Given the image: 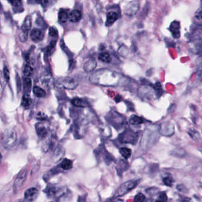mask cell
I'll use <instances>...</instances> for the list:
<instances>
[{
    "mask_svg": "<svg viewBox=\"0 0 202 202\" xmlns=\"http://www.w3.org/2000/svg\"><path fill=\"white\" fill-rule=\"evenodd\" d=\"M31 19L29 17H27L24 22L23 23V25L22 26V31H23V34H27V32L29 31V30L31 28Z\"/></svg>",
    "mask_w": 202,
    "mask_h": 202,
    "instance_id": "obj_21",
    "label": "cell"
},
{
    "mask_svg": "<svg viewBox=\"0 0 202 202\" xmlns=\"http://www.w3.org/2000/svg\"><path fill=\"white\" fill-rule=\"evenodd\" d=\"M129 167V165L127 163L125 162H119V164L118 165V166L116 167L117 173L119 176H121L123 174V173L126 171Z\"/></svg>",
    "mask_w": 202,
    "mask_h": 202,
    "instance_id": "obj_18",
    "label": "cell"
},
{
    "mask_svg": "<svg viewBox=\"0 0 202 202\" xmlns=\"http://www.w3.org/2000/svg\"><path fill=\"white\" fill-rule=\"evenodd\" d=\"M36 1L37 3L40 4L45 5V4H46L48 2V0H36Z\"/></svg>",
    "mask_w": 202,
    "mask_h": 202,
    "instance_id": "obj_44",
    "label": "cell"
},
{
    "mask_svg": "<svg viewBox=\"0 0 202 202\" xmlns=\"http://www.w3.org/2000/svg\"><path fill=\"white\" fill-rule=\"evenodd\" d=\"M130 122L133 125H139L143 123L144 120L142 118L136 115H133L130 119Z\"/></svg>",
    "mask_w": 202,
    "mask_h": 202,
    "instance_id": "obj_27",
    "label": "cell"
},
{
    "mask_svg": "<svg viewBox=\"0 0 202 202\" xmlns=\"http://www.w3.org/2000/svg\"><path fill=\"white\" fill-rule=\"evenodd\" d=\"M195 17L198 20H202V9H199L195 14Z\"/></svg>",
    "mask_w": 202,
    "mask_h": 202,
    "instance_id": "obj_41",
    "label": "cell"
},
{
    "mask_svg": "<svg viewBox=\"0 0 202 202\" xmlns=\"http://www.w3.org/2000/svg\"><path fill=\"white\" fill-rule=\"evenodd\" d=\"M189 135L195 139H198L199 138V133L195 130H190L189 133Z\"/></svg>",
    "mask_w": 202,
    "mask_h": 202,
    "instance_id": "obj_38",
    "label": "cell"
},
{
    "mask_svg": "<svg viewBox=\"0 0 202 202\" xmlns=\"http://www.w3.org/2000/svg\"><path fill=\"white\" fill-rule=\"evenodd\" d=\"M60 167L64 170H70L73 167V162L67 158H65L60 164Z\"/></svg>",
    "mask_w": 202,
    "mask_h": 202,
    "instance_id": "obj_17",
    "label": "cell"
},
{
    "mask_svg": "<svg viewBox=\"0 0 202 202\" xmlns=\"http://www.w3.org/2000/svg\"><path fill=\"white\" fill-rule=\"evenodd\" d=\"M177 190H178L179 191H180V192H184V189H185L186 188L184 187V186L183 185L180 184V185H178V186H177Z\"/></svg>",
    "mask_w": 202,
    "mask_h": 202,
    "instance_id": "obj_42",
    "label": "cell"
},
{
    "mask_svg": "<svg viewBox=\"0 0 202 202\" xmlns=\"http://www.w3.org/2000/svg\"><path fill=\"white\" fill-rule=\"evenodd\" d=\"M33 73V69L29 65H25L24 70H23V74L25 77L31 76Z\"/></svg>",
    "mask_w": 202,
    "mask_h": 202,
    "instance_id": "obj_29",
    "label": "cell"
},
{
    "mask_svg": "<svg viewBox=\"0 0 202 202\" xmlns=\"http://www.w3.org/2000/svg\"><path fill=\"white\" fill-rule=\"evenodd\" d=\"M30 38L34 42H39L44 38V34L39 29H33L30 33Z\"/></svg>",
    "mask_w": 202,
    "mask_h": 202,
    "instance_id": "obj_10",
    "label": "cell"
},
{
    "mask_svg": "<svg viewBox=\"0 0 202 202\" xmlns=\"http://www.w3.org/2000/svg\"><path fill=\"white\" fill-rule=\"evenodd\" d=\"M146 201V198L144 194L142 193H138L135 196L133 202H145Z\"/></svg>",
    "mask_w": 202,
    "mask_h": 202,
    "instance_id": "obj_30",
    "label": "cell"
},
{
    "mask_svg": "<svg viewBox=\"0 0 202 202\" xmlns=\"http://www.w3.org/2000/svg\"><path fill=\"white\" fill-rule=\"evenodd\" d=\"M47 196L50 199H60L63 197L67 192V189L64 186L57 185H48L45 191Z\"/></svg>",
    "mask_w": 202,
    "mask_h": 202,
    "instance_id": "obj_2",
    "label": "cell"
},
{
    "mask_svg": "<svg viewBox=\"0 0 202 202\" xmlns=\"http://www.w3.org/2000/svg\"><path fill=\"white\" fill-rule=\"evenodd\" d=\"M171 154L175 157H183L186 154V152L183 149L178 148L176 150H174L172 151Z\"/></svg>",
    "mask_w": 202,
    "mask_h": 202,
    "instance_id": "obj_32",
    "label": "cell"
},
{
    "mask_svg": "<svg viewBox=\"0 0 202 202\" xmlns=\"http://www.w3.org/2000/svg\"><path fill=\"white\" fill-rule=\"evenodd\" d=\"M50 76H44L43 77H42L41 80H42V83L44 85V86H47L49 83L50 82Z\"/></svg>",
    "mask_w": 202,
    "mask_h": 202,
    "instance_id": "obj_35",
    "label": "cell"
},
{
    "mask_svg": "<svg viewBox=\"0 0 202 202\" xmlns=\"http://www.w3.org/2000/svg\"><path fill=\"white\" fill-rule=\"evenodd\" d=\"M162 182L166 186L171 187L174 182V180L171 176H166L162 179Z\"/></svg>",
    "mask_w": 202,
    "mask_h": 202,
    "instance_id": "obj_31",
    "label": "cell"
},
{
    "mask_svg": "<svg viewBox=\"0 0 202 202\" xmlns=\"http://www.w3.org/2000/svg\"><path fill=\"white\" fill-rule=\"evenodd\" d=\"M4 75L6 81L8 82L10 80V72L6 66L4 67Z\"/></svg>",
    "mask_w": 202,
    "mask_h": 202,
    "instance_id": "obj_36",
    "label": "cell"
},
{
    "mask_svg": "<svg viewBox=\"0 0 202 202\" xmlns=\"http://www.w3.org/2000/svg\"><path fill=\"white\" fill-rule=\"evenodd\" d=\"M118 18V14L115 12H110L107 15V23L108 24H112L115 22Z\"/></svg>",
    "mask_w": 202,
    "mask_h": 202,
    "instance_id": "obj_25",
    "label": "cell"
},
{
    "mask_svg": "<svg viewBox=\"0 0 202 202\" xmlns=\"http://www.w3.org/2000/svg\"><path fill=\"white\" fill-rule=\"evenodd\" d=\"M31 104V99L28 94H24L22 99V105L24 108L30 107Z\"/></svg>",
    "mask_w": 202,
    "mask_h": 202,
    "instance_id": "obj_19",
    "label": "cell"
},
{
    "mask_svg": "<svg viewBox=\"0 0 202 202\" xmlns=\"http://www.w3.org/2000/svg\"><path fill=\"white\" fill-rule=\"evenodd\" d=\"M190 50L196 54L202 53V39L201 38H193L189 43Z\"/></svg>",
    "mask_w": 202,
    "mask_h": 202,
    "instance_id": "obj_8",
    "label": "cell"
},
{
    "mask_svg": "<svg viewBox=\"0 0 202 202\" xmlns=\"http://www.w3.org/2000/svg\"><path fill=\"white\" fill-rule=\"evenodd\" d=\"M34 94L38 98H43L45 96V90L39 86H34L33 89Z\"/></svg>",
    "mask_w": 202,
    "mask_h": 202,
    "instance_id": "obj_26",
    "label": "cell"
},
{
    "mask_svg": "<svg viewBox=\"0 0 202 202\" xmlns=\"http://www.w3.org/2000/svg\"><path fill=\"white\" fill-rule=\"evenodd\" d=\"M168 197L167 194L164 192H161L158 193L157 199L155 200V202H167Z\"/></svg>",
    "mask_w": 202,
    "mask_h": 202,
    "instance_id": "obj_28",
    "label": "cell"
},
{
    "mask_svg": "<svg viewBox=\"0 0 202 202\" xmlns=\"http://www.w3.org/2000/svg\"><path fill=\"white\" fill-rule=\"evenodd\" d=\"M119 153L121 155L124 157L125 159H128L131 157L132 151L130 148L127 147H122L119 149Z\"/></svg>",
    "mask_w": 202,
    "mask_h": 202,
    "instance_id": "obj_22",
    "label": "cell"
},
{
    "mask_svg": "<svg viewBox=\"0 0 202 202\" xmlns=\"http://www.w3.org/2000/svg\"><path fill=\"white\" fill-rule=\"evenodd\" d=\"M39 195V192L35 187L28 189L24 193V199L26 202H33L36 200Z\"/></svg>",
    "mask_w": 202,
    "mask_h": 202,
    "instance_id": "obj_9",
    "label": "cell"
},
{
    "mask_svg": "<svg viewBox=\"0 0 202 202\" xmlns=\"http://www.w3.org/2000/svg\"><path fill=\"white\" fill-rule=\"evenodd\" d=\"M81 17H82V14L79 11L73 10L69 13V20L70 22H78L81 19Z\"/></svg>",
    "mask_w": 202,
    "mask_h": 202,
    "instance_id": "obj_13",
    "label": "cell"
},
{
    "mask_svg": "<svg viewBox=\"0 0 202 202\" xmlns=\"http://www.w3.org/2000/svg\"><path fill=\"white\" fill-rule=\"evenodd\" d=\"M159 128L156 126L145 131L144 137L142 138V142L145 144L147 148L154 145L158 139Z\"/></svg>",
    "mask_w": 202,
    "mask_h": 202,
    "instance_id": "obj_4",
    "label": "cell"
},
{
    "mask_svg": "<svg viewBox=\"0 0 202 202\" xmlns=\"http://www.w3.org/2000/svg\"><path fill=\"white\" fill-rule=\"evenodd\" d=\"M98 59L99 60H101L102 62L104 63H110L111 60V58L110 55L107 53V52H102L101 53L99 56Z\"/></svg>",
    "mask_w": 202,
    "mask_h": 202,
    "instance_id": "obj_24",
    "label": "cell"
},
{
    "mask_svg": "<svg viewBox=\"0 0 202 202\" xmlns=\"http://www.w3.org/2000/svg\"><path fill=\"white\" fill-rule=\"evenodd\" d=\"M36 133L38 136L42 138H45L47 135V131L44 126L37 124L36 127Z\"/></svg>",
    "mask_w": 202,
    "mask_h": 202,
    "instance_id": "obj_16",
    "label": "cell"
},
{
    "mask_svg": "<svg viewBox=\"0 0 202 202\" xmlns=\"http://www.w3.org/2000/svg\"><path fill=\"white\" fill-rule=\"evenodd\" d=\"M17 135L13 129H7L2 134L1 142L6 149L13 148L17 144Z\"/></svg>",
    "mask_w": 202,
    "mask_h": 202,
    "instance_id": "obj_1",
    "label": "cell"
},
{
    "mask_svg": "<svg viewBox=\"0 0 202 202\" xmlns=\"http://www.w3.org/2000/svg\"><path fill=\"white\" fill-rule=\"evenodd\" d=\"M79 202H86V196H81L78 198Z\"/></svg>",
    "mask_w": 202,
    "mask_h": 202,
    "instance_id": "obj_43",
    "label": "cell"
},
{
    "mask_svg": "<svg viewBox=\"0 0 202 202\" xmlns=\"http://www.w3.org/2000/svg\"><path fill=\"white\" fill-rule=\"evenodd\" d=\"M136 138L134 133L131 131L124 132V133L121 134V139L124 142L134 143V140Z\"/></svg>",
    "mask_w": 202,
    "mask_h": 202,
    "instance_id": "obj_11",
    "label": "cell"
},
{
    "mask_svg": "<svg viewBox=\"0 0 202 202\" xmlns=\"http://www.w3.org/2000/svg\"><path fill=\"white\" fill-rule=\"evenodd\" d=\"M105 202H124V201L122 199H119L118 198H116V197H113L112 198H110L108 199H107Z\"/></svg>",
    "mask_w": 202,
    "mask_h": 202,
    "instance_id": "obj_40",
    "label": "cell"
},
{
    "mask_svg": "<svg viewBox=\"0 0 202 202\" xmlns=\"http://www.w3.org/2000/svg\"><path fill=\"white\" fill-rule=\"evenodd\" d=\"M32 83L31 81L28 78H25L23 80V90L25 94L29 93L31 90Z\"/></svg>",
    "mask_w": 202,
    "mask_h": 202,
    "instance_id": "obj_14",
    "label": "cell"
},
{
    "mask_svg": "<svg viewBox=\"0 0 202 202\" xmlns=\"http://www.w3.org/2000/svg\"><path fill=\"white\" fill-rule=\"evenodd\" d=\"M196 68L198 72L202 71V53L199 54V57L196 61Z\"/></svg>",
    "mask_w": 202,
    "mask_h": 202,
    "instance_id": "obj_34",
    "label": "cell"
},
{
    "mask_svg": "<svg viewBox=\"0 0 202 202\" xmlns=\"http://www.w3.org/2000/svg\"><path fill=\"white\" fill-rule=\"evenodd\" d=\"M174 125L170 121H165L159 127V133L165 136H170L174 134Z\"/></svg>",
    "mask_w": 202,
    "mask_h": 202,
    "instance_id": "obj_6",
    "label": "cell"
},
{
    "mask_svg": "<svg viewBox=\"0 0 202 202\" xmlns=\"http://www.w3.org/2000/svg\"><path fill=\"white\" fill-rule=\"evenodd\" d=\"M78 83L73 79L70 78H64L58 79L56 83L57 88H64L67 89H75Z\"/></svg>",
    "mask_w": 202,
    "mask_h": 202,
    "instance_id": "obj_5",
    "label": "cell"
},
{
    "mask_svg": "<svg viewBox=\"0 0 202 202\" xmlns=\"http://www.w3.org/2000/svg\"><path fill=\"white\" fill-rule=\"evenodd\" d=\"M1 158H2V155H1V152H0V161H1Z\"/></svg>",
    "mask_w": 202,
    "mask_h": 202,
    "instance_id": "obj_45",
    "label": "cell"
},
{
    "mask_svg": "<svg viewBox=\"0 0 202 202\" xmlns=\"http://www.w3.org/2000/svg\"><path fill=\"white\" fill-rule=\"evenodd\" d=\"M96 66V63L94 60H89L85 63L84 65V70L86 72H90L93 71Z\"/></svg>",
    "mask_w": 202,
    "mask_h": 202,
    "instance_id": "obj_20",
    "label": "cell"
},
{
    "mask_svg": "<svg viewBox=\"0 0 202 202\" xmlns=\"http://www.w3.org/2000/svg\"><path fill=\"white\" fill-rule=\"evenodd\" d=\"M183 202H189L188 201H183Z\"/></svg>",
    "mask_w": 202,
    "mask_h": 202,
    "instance_id": "obj_47",
    "label": "cell"
},
{
    "mask_svg": "<svg viewBox=\"0 0 202 202\" xmlns=\"http://www.w3.org/2000/svg\"></svg>",
    "mask_w": 202,
    "mask_h": 202,
    "instance_id": "obj_49",
    "label": "cell"
},
{
    "mask_svg": "<svg viewBox=\"0 0 202 202\" xmlns=\"http://www.w3.org/2000/svg\"><path fill=\"white\" fill-rule=\"evenodd\" d=\"M57 30L54 27H51L49 29V34L52 37H55L57 36Z\"/></svg>",
    "mask_w": 202,
    "mask_h": 202,
    "instance_id": "obj_37",
    "label": "cell"
},
{
    "mask_svg": "<svg viewBox=\"0 0 202 202\" xmlns=\"http://www.w3.org/2000/svg\"><path fill=\"white\" fill-rule=\"evenodd\" d=\"M170 30L173 34V36L176 38L178 39L180 36V24L177 22H174L171 24Z\"/></svg>",
    "mask_w": 202,
    "mask_h": 202,
    "instance_id": "obj_12",
    "label": "cell"
},
{
    "mask_svg": "<svg viewBox=\"0 0 202 202\" xmlns=\"http://www.w3.org/2000/svg\"><path fill=\"white\" fill-rule=\"evenodd\" d=\"M59 202L58 201H54V202Z\"/></svg>",
    "mask_w": 202,
    "mask_h": 202,
    "instance_id": "obj_46",
    "label": "cell"
},
{
    "mask_svg": "<svg viewBox=\"0 0 202 202\" xmlns=\"http://www.w3.org/2000/svg\"><path fill=\"white\" fill-rule=\"evenodd\" d=\"M10 2L14 6H19L22 2V0H9Z\"/></svg>",
    "mask_w": 202,
    "mask_h": 202,
    "instance_id": "obj_39",
    "label": "cell"
},
{
    "mask_svg": "<svg viewBox=\"0 0 202 202\" xmlns=\"http://www.w3.org/2000/svg\"><path fill=\"white\" fill-rule=\"evenodd\" d=\"M26 176H27V170L25 168H22V170H21L17 175L13 185L14 191L15 193H17L21 189L26 179Z\"/></svg>",
    "mask_w": 202,
    "mask_h": 202,
    "instance_id": "obj_7",
    "label": "cell"
},
{
    "mask_svg": "<svg viewBox=\"0 0 202 202\" xmlns=\"http://www.w3.org/2000/svg\"><path fill=\"white\" fill-rule=\"evenodd\" d=\"M153 89H154V91H155V93L156 94L157 96H160L162 93H163V90H162V87H161V84L159 83V82H157L156 83V85H154V86L153 87Z\"/></svg>",
    "mask_w": 202,
    "mask_h": 202,
    "instance_id": "obj_33",
    "label": "cell"
},
{
    "mask_svg": "<svg viewBox=\"0 0 202 202\" xmlns=\"http://www.w3.org/2000/svg\"><path fill=\"white\" fill-rule=\"evenodd\" d=\"M72 104L75 107H87V104L82 99L75 98L72 101Z\"/></svg>",
    "mask_w": 202,
    "mask_h": 202,
    "instance_id": "obj_23",
    "label": "cell"
},
{
    "mask_svg": "<svg viewBox=\"0 0 202 202\" xmlns=\"http://www.w3.org/2000/svg\"><path fill=\"white\" fill-rule=\"evenodd\" d=\"M139 184V180H131L121 184L115 192L114 197L120 198L131 192Z\"/></svg>",
    "mask_w": 202,
    "mask_h": 202,
    "instance_id": "obj_3",
    "label": "cell"
},
{
    "mask_svg": "<svg viewBox=\"0 0 202 202\" xmlns=\"http://www.w3.org/2000/svg\"><path fill=\"white\" fill-rule=\"evenodd\" d=\"M69 13L67 9H61L59 13V19L62 22H66L69 20Z\"/></svg>",
    "mask_w": 202,
    "mask_h": 202,
    "instance_id": "obj_15",
    "label": "cell"
},
{
    "mask_svg": "<svg viewBox=\"0 0 202 202\" xmlns=\"http://www.w3.org/2000/svg\"></svg>",
    "mask_w": 202,
    "mask_h": 202,
    "instance_id": "obj_48",
    "label": "cell"
}]
</instances>
